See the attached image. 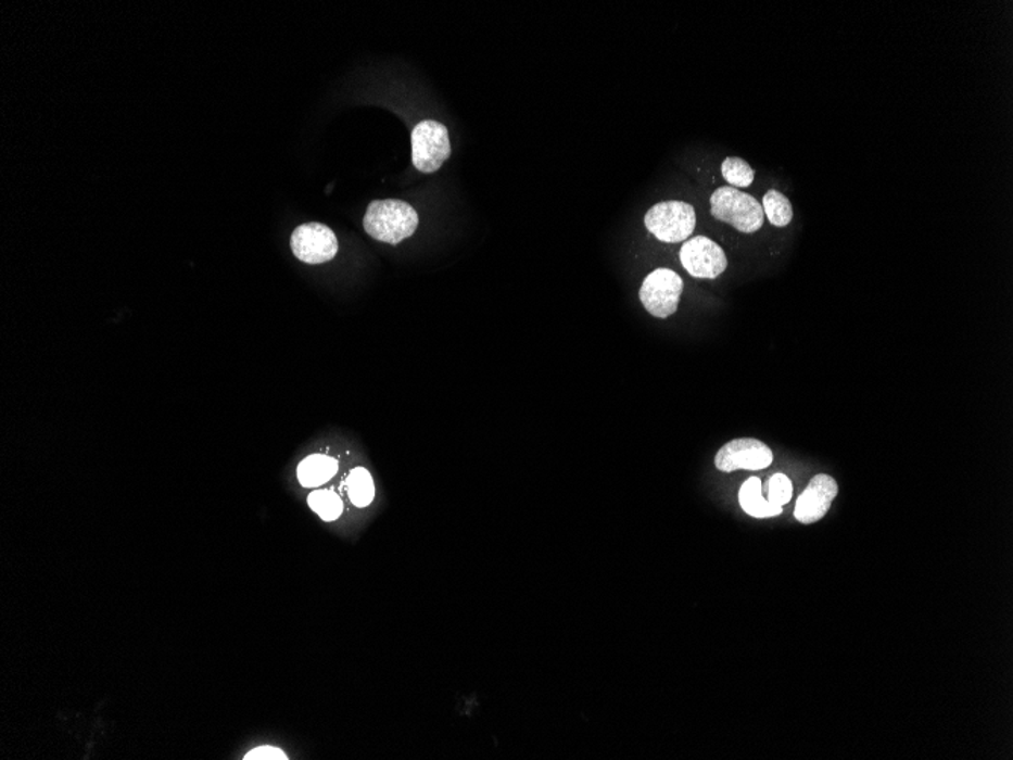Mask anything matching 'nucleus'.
Masks as SVG:
<instances>
[{
    "label": "nucleus",
    "mask_w": 1013,
    "mask_h": 760,
    "mask_svg": "<svg viewBox=\"0 0 1013 760\" xmlns=\"http://www.w3.org/2000/svg\"><path fill=\"white\" fill-rule=\"evenodd\" d=\"M246 760H286L287 756L284 751L279 750L275 747H258L255 750H252L251 753L246 755Z\"/></svg>",
    "instance_id": "f3484780"
},
{
    "label": "nucleus",
    "mask_w": 1013,
    "mask_h": 760,
    "mask_svg": "<svg viewBox=\"0 0 1013 760\" xmlns=\"http://www.w3.org/2000/svg\"><path fill=\"white\" fill-rule=\"evenodd\" d=\"M308 504L324 521H335L342 515V499L332 491L313 492L308 496Z\"/></svg>",
    "instance_id": "2eb2a0df"
},
{
    "label": "nucleus",
    "mask_w": 1013,
    "mask_h": 760,
    "mask_svg": "<svg viewBox=\"0 0 1013 760\" xmlns=\"http://www.w3.org/2000/svg\"><path fill=\"white\" fill-rule=\"evenodd\" d=\"M413 164L422 174H434L451 155V141L445 125L423 121L411 134Z\"/></svg>",
    "instance_id": "20e7f679"
},
{
    "label": "nucleus",
    "mask_w": 1013,
    "mask_h": 760,
    "mask_svg": "<svg viewBox=\"0 0 1013 760\" xmlns=\"http://www.w3.org/2000/svg\"><path fill=\"white\" fill-rule=\"evenodd\" d=\"M338 460L324 454H313L301 461L297 468V479L304 487L322 486L338 473Z\"/></svg>",
    "instance_id": "9b49d317"
},
{
    "label": "nucleus",
    "mask_w": 1013,
    "mask_h": 760,
    "mask_svg": "<svg viewBox=\"0 0 1013 760\" xmlns=\"http://www.w3.org/2000/svg\"><path fill=\"white\" fill-rule=\"evenodd\" d=\"M770 491H768V502L772 506L783 507L793 498V481L789 480V477H786L785 473H775L774 477H771Z\"/></svg>",
    "instance_id": "dca6fc26"
},
{
    "label": "nucleus",
    "mask_w": 1013,
    "mask_h": 760,
    "mask_svg": "<svg viewBox=\"0 0 1013 760\" xmlns=\"http://www.w3.org/2000/svg\"><path fill=\"white\" fill-rule=\"evenodd\" d=\"M680 262L686 273L699 280H714L727 269L729 262L720 244L709 237H692L680 250Z\"/></svg>",
    "instance_id": "423d86ee"
},
{
    "label": "nucleus",
    "mask_w": 1013,
    "mask_h": 760,
    "mask_svg": "<svg viewBox=\"0 0 1013 760\" xmlns=\"http://www.w3.org/2000/svg\"><path fill=\"white\" fill-rule=\"evenodd\" d=\"M774 460L770 446L757 439H736L722 446L714 457V465L722 472H733L737 469L759 471L768 468Z\"/></svg>",
    "instance_id": "6e6552de"
},
{
    "label": "nucleus",
    "mask_w": 1013,
    "mask_h": 760,
    "mask_svg": "<svg viewBox=\"0 0 1013 760\" xmlns=\"http://www.w3.org/2000/svg\"><path fill=\"white\" fill-rule=\"evenodd\" d=\"M722 177L725 178V181L729 182L732 187H739V189H747V187L752 185L755 181V170L749 166V163L745 160L737 159V156H729L722 163Z\"/></svg>",
    "instance_id": "4468645a"
},
{
    "label": "nucleus",
    "mask_w": 1013,
    "mask_h": 760,
    "mask_svg": "<svg viewBox=\"0 0 1013 760\" xmlns=\"http://www.w3.org/2000/svg\"><path fill=\"white\" fill-rule=\"evenodd\" d=\"M347 491H350L351 502L354 506L366 507L373 502L375 486L373 479L368 469L355 468L347 479Z\"/></svg>",
    "instance_id": "ddd939ff"
},
{
    "label": "nucleus",
    "mask_w": 1013,
    "mask_h": 760,
    "mask_svg": "<svg viewBox=\"0 0 1013 760\" xmlns=\"http://www.w3.org/2000/svg\"><path fill=\"white\" fill-rule=\"evenodd\" d=\"M763 213L774 227H787L794 219V208L785 194L770 190L763 197Z\"/></svg>",
    "instance_id": "f8f14e48"
},
{
    "label": "nucleus",
    "mask_w": 1013,
    "mask_h": 760,
    "mask_svg": "<svg viewBox=\"0 0 1013 760\" xmlns=\"http://www.w3.org/2000/svg\"><path fill=\"white\" fill-rule=\"evenodd\" d=\"M419 216L410 204L385 200L370 202L363 227L378 242L397 244L415 235Z\"/></svg>",
    "instance_id": "f257e3e1"
},
{
    "label": "nucleus",
    "mask_w": 1013,
    "mask_h": 760,
    "mask_svg": "<svg viewBox=\"0 0 1013 760\" xmlns=\"http://www.w3.org/2000/svg\"><path fill=\"white\" fill-rule=\"evenodd\" d=\"M714 219L732 225L744 235L759 231L763 225V208L751 194L740 192L735 187H720L710 198Z\"/></svg>",
    "instance_id": "f03ea898"
},
{
    "label": "nucleus",
    "mask_w": 1013,
    "mask_h": 760,
    "mask_svg": "<svg viewBox=\"0 0 1013 760\" xmlns=\"http://www.w3.org/2000/svg\"><path fill=\"white\" fill-rule=\"evenodd\" d=\"M837 492H839V486L833 477L825 476V473L813 477L795 504L797 521L801 524H815L821 521L827 515L832 503L835 502Z\"/></svg>",
    "instance_id": "1a4fd4ad"
},
{
    "label": "nucleus",
    "mask_w": 1013,
    "mask_h": 760,
    "mask_svg": "<svg viewBox=\"0 0 1013 760\" xmlns=\"http://www.w3.org/2000/svg\"><path fill=\"white\" fill-rule=\"evenodd\" d=\"M684 284L682 277L671 269H656L645 278L640 296L654 318L667 319L679 308Z\"/></svg>",
    "instance_id": "39448f33"
},
{
    "label": "nucleus",
    "mask_w": 1013,
    "mask_h": 760,
    "mask_svg": "<svg viewBox=\"0 0 1013 760\" xmlns=\"http://www.w3.org/2000/svg\"><path fill=\"white\" fill-rule=\"evenodd\" d=\"M293 254L308 265H322L338 255V237L330 228L317 221L301 225L294 229L290 239Z\"/></svg>",
    "instance_id": "0eeeda50"
},
{
    "label": "nucleus",
    "mask_w": 1013,
    "mask_h": 760,
    "mask_svg": "<svg viewBox=\"0 0 1013 760\" xmlns=\"http://www.w3.org/2000/svg\"><path fill=\"white\" fill-rule=\"evenodd\" d=\"M697 213L683 201H664L646 212L645 227L664 243H679L694 235Z\"/></svg>",
    "instance_id": "7ed1b4c3"
},
{
    "label": "nucleus",
    "mask_w": 1013,
    "mask_h": 760,
    "mask_svg": "<svg viewBox=\"0 0 1013 760\" xmlns=\"http://www.w3.org/2000/svg\"><path fill=\"white\" fill-rule=\"evenodd\" d=\"M739 504L742 510L752 518H772L782 515L783 507L772 506L762 495V481L757 477H751L742 484L739 491Z\"/></svg>",
    "instance_id": "9d476101"
}]
</instances>
